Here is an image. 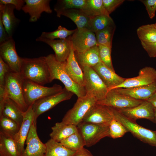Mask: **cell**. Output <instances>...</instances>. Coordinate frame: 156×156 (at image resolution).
Wrapping results in <instances>:
<instances>
[{"label":"cell","mask_w":156,"mask_h":156,"mask_svg":"<svg viewBox=\"0 0 156 156\" xmlns=\"http://www.w3.org/2000/svg\"><path fill=\"white\" fill-rule=\"evenodd\" d=\"M20 74L23 79L41 85L51 82L45 56L33 58L22 57Z\"/></svg>","instance_id":"obj_1"},{"label":"cell","mask_w":156,"mask_h":156,"mask_svg":"<svg viewBox=\"0 0 156 156\" xmlns=\"http://www.w3.org/2000/svg\"><path fill=\"white\" fill-rule=\"evenodd\" d=\"M76 29L69 30L61 26H58L55 30L51 32H42L40 36L41 38L50 40H55L56 38L60 39H66L72 35Z\"/></svg>","instance_id":"obj_37"},{"label":"cell","mask_w":156,"mask_h":156,"mask_svg":"<svg viewBox=\"0 0 156 156\" xmlns=\"http://www.w3.org/2000/svg\"><path fill=\"white\" fill-rule=\"evenodd\" d=\"M156 108V92L153 94L147 100Z\"/></svg>","instance_id":"obj_47"},{"label":"cell","mask_w":156,"mask_h":156,"mask_svg":"<svg viewBox=\"0 0 156 156\" xmlns=\"http://www.w3.org/2000/svg\"><path fill=\"white\" fill-rule=\"evenodd\" d=\"M141 45L150 57H156V42H141Z\"/></svg>","instance_id":"obj_43"},{"label":"cell","mask_w":156,"mask_h":156,"mask_svg":"<svg viewBox=\"0 0 156 156\" xmlns=\"http://www.w3.org/2000/svg\"><path fill=\"white\" fill-rule=\"evenodd\" d=\"M87 4V0H58L54 9L56 12L73 9L84 10L86 7Z\"/></svg>","instance_id":"obj_33"},{"label":"cell","mask_w":156,"mask_h":156,"mask_svg":"<svg viewBox=\"0 0 156 156\" xmlns=\"http://www.w3.org/2000/svg\"><path fill=\"white\" fill-rule=\"evenodd\" d=\"M116 109L133 121L136 122L139 119H146L155 123V108L147 101H144L140 105L133 107Z\"/></svg>","instance_id":"obj_13"},{"label":"cell","mask_w":156,"mask_h":156,"mask_svg":"<svg viewBox=\"0 0 156 156\" xmlns=\"http://www.w3.org/2000/svg\"><path fill=\"white\" fill-rule=\"evenodd\" d=\"M144 101L120 94L114 89H112L108 91L104 99L97 101L96 103L119 109L133 107L140 105Z\"/></svg>","instance_id":"obj_11"},{"label":"cell","mask_w":156,"mask_h":156,"mask_svg":"<svg viewBox=\"0 0 156 156\" xmlns=\"http://www.w3.org/2000/svg\"><path fill=\"white\" fill-rule=\"evenodd\" d=\"M11 71L8 65L0 57V86H4L6 76Z\"/></svg>","instance_id":"obj_42"},{"label":"cell","mask_w":156,"mask_h":156,"mask_svg":"<svg viewBox=\"0 0 156 156\" xmlns=\"http://www.w3.org/2000/svg\"><path fill=\"white\" fill-rule=\"evenodd\" d=\"M77 127L87 147L92 146L102 138L109 137V126L81 122Z\"/></svg>","instance_id":"obj_9"},{"label":"cell","mask_w":156,"mask_h":156,"mask_svg":"<svg viewBox=\"0 0 156 156\" xmlns=\"http://www.w3.org/2000/svg\"><path fill=\"white\" fill-rule=\"evenodd\" d=\"M15 7L11 4L3 5L0 3V18L8 34L11 38L20 20L14 15Z\"/></svg>","instance_id":"obj_22"},{"label":"cell","mask_w":156,"mask_h":156,"mask_svg":"<svg viewBox=\"0 0 156 156\" xmlns=\"http://www.w3.org/2000/svg\"><path fill=\"white\" fill-rule=\"evenodd\" d=\"M92 68L95 71L108 89V91L122 83L126 78L121 77L101 62Z\"/></svg>","instance_id":"obj_20"},{"label":"cell","mask_w":156,"mask_h":156,"mask_svg":"<svg viewBox=\"0 0 156 156\" xmlns=\"http://www.w3.org/2000/svg\"><path fill=\"white\" fill-rule=\"evenodd\" d=\"M114 118L111 107L96 103L87 112L82 122L109 126Z\"/></svg>","instance_id":"obj_12"},{"label":"cell","mask_w":156,"mask_h":156,"mask_svg":"<svg viewBox=\"0 0 156 156\" xmlns=\"http://www.w3.org/2000/svg\"><path fill=\"white\" fill-rule=\"evenodd\" d=\"M45 156H73L76 151L68 149L60 142L51 138L46 143Z\"/></svg>","instance_id":"obj_29"},{"label":"cell","mask_w":156,"mask_h":156,"mask_svg":"<svg viewBox=\"0 0 156 156\" xmlns=\"http://www.w3.org/2000/svg\"><path fill=\"white\" fill-rule=\"evenodd\" d=\"M114 25V21L110 16L100 15L90 18L87 29L95 34Z\"/></svg>","instance_id":"obj_30"},{"label":"cell","mask_w":156,"mask_h":156,"mask_svg":"<svg viewBox=\"0 0 156 156\" xmlns=\"http://www.w3.org/2000/svg\"><path fill=\"white\" fill-rule=\"evenodd\" d=\"M155 123H156V108H155Z\"/></svg>","instance_id":"obj_48"},{"label":"cell","mask_w":156,"mask_h":156,"mask_svg":"<svg viewBox=\"0 0 156 156\" xmlns=\"http://www.w3.org/2000/svg\"><path fill=\"white\" fill-rule=\"evenodd\" d=\"M0 156H21L14 136L1 131Z\"/></svg>","instance_id":"obj_24"},{"label":"cell","mask_w":156,"mask_h":156,"mask_svg":"<svg viewBox=\"0 0 156 156\" xmlns=\"http://www.w3.org/2000/svg\"><path fill=\"white\" fill-rule=\"evenodd\" d=\"M97 101L95 97L88 95L78 98L73 107L66 112L61 122L77 126L82 121L87 112Z\"/></svg>","instance_id":"obj_5"},{"label":"cell","mask_w":156,"mask_h":156,"mask_svg":"<svg viewBox=\"0 0 156 156\" xmlns=\"http://www.w3.org/2000/svg\"><path fill=\"white\" fill-rule=\"evenodd\" d=\"M73 94V92L64 87L57 93L36 101L32 105L34 113V122H36L37 119L40 115L52 108L61 102L70 99Z\"/></svg>","instance_id":"obj_8"},{"label":"cell","mask_w":156,"mask_h":156,"mask_svg":"<svg viewBox=\"0 0 156 156\" xmlns=\"http://www.w3.org/2000/svg\"><path fill=\"white\" fill-rule=\"evenodd\" d=\"M85 9L83 10L90 18L100 15L110 16L104 8L102 0H87Z\"/></svg>","instance_id":"obj_35"},{"label":"cell","mask_w":156,"mask_h":156,"mask_svg":"<svg viewBox=\"0 0 156 156\" xmlns=\"http://www.w3.org/2000/svg\"><path fill=\"white\" fill-rule=\"evenodd\" d=\"M114 118L121 123L135 137L144 143L156 147V133L153 131L140 126L125 117L116 109L111 107Z\"/></svg>","instance_id":"obj_4"},{"label":"cell","mask_w":156,"mask_h":156,"mask_svg":"<svg viewBox=\"0 0 156 156\" xmlns=\"http://www.w3.org/2000/svg\"><path fill=\"white\" fill-rule=\"evenodd\" d=\"M137 33L141 42H156V28L154 24H147L139 27L137 30Z\"/></svg>","instance_id":"obj_32"},{"label":"cell","mask_w":156,"mask_h":156,"mask_svg":"<svg viewBox=\"0 0 156 156\" xmlns=\"http://www.w3.org/2000/svg\"><path fill=\"white\" fill-rule=\"evenodd\" d=\"M98 45L101 62L109 68L115 72L111 59L112 48L104 45Z\"/></svg>","instance_id":"obj_39"},{"label":"cell","mask_w":156,"mask_h":156,"mask_svg":"<svg viewBox=\"0 0 156 156\" xmlns=\"http://www.w3.org/2000/svg\"><path fill=\"white\" fill-rule=\"evenodd\" d=\"M109 137L116 139L122 137L128 131L120 122L114 118L109 125Z\"/></svg>","instance_id":"obj_38"},{"label":"cell","mask_w":156,"mask_h":156,"mask_svg":"<svg viewBox=\"0 0 156 156\" xmlns=\"http://www.w3.org/2000/svg\"><path fill=\"white\" fill-rule=\"evenodd\" d=\"M140 1L144 5L149 18L152 19L155 16L156 0H142Z\"/></svg>","instance_id":"obj_41"},{"label":"cell","mask_w":156,"mask_h":156,"mask_svg":"<svg viewBox=\"0 0 156 156\" xmlns=\"http://www.w3.org/2000/svg\"><path fill=\"white\" fill-rule=\"evenodd\" d=\"M51 130L49 135L51 138L59 142L78 131L77 126L65 124L61 122L56 123Z\"/></svg>","instance_id":"obj_27"},{"label":"cell","mask_w":156,"mask_h":156,"mask_svg":"<svg viewBox=\"0 0 156 156\" xmlns=\"http://www.w3.org/2000/svg\"><path fill=\"white\" fill-rule=\"evenodd\" d=\"M65 69L69 76L74 82L80 86H84V73L76 59L75 51L71 46L70 55L66 61Z\"/></svg>","instance_id":"obj_23"},{"label":"cell","mask_w":156,"mask_h":156,"mask_svg":"<svg viewBox=\"0 0 156 156\" xmlns=\"http://www.w3.org/2000/svg\"><path fill=\"white\" fill-rule=\"evenodd\" d=\"M68 37L71 47L76 52L83 53L97 45L95 34L86 28H77Z\"/></svg>","instance_id":"obj_10"},{"label":"cell","mask_w":156,"mask_h":156,"mask_svg":"<svg viewBox=\"0 0 156 156\" xmlns=\"http://www.w3.org/2000/svg\"><path fill=\"white\" fill-rule=\"evenodd\" d=\"M34 120V113L32 105L24 112L23 121L20 129L14 136L21 155L25 150V144Z\"/></svg>","instance_id":"obj_18"},{"label":"cell","mask_w":156,"mask_h":156,"mask_svg":"<svg viewBox=\"0 0 156 156\" xmlns=\"http://www.w3.org/2000/svg\"><path fill=\"white\" fill-rule=\"evenodd\" d=\"M0 3L3 5L11 4L14 6L15 9L20 11L25 4V0H0Z\"/></svg>","instance_id":"obj_44"},{"label":"cell","mask_w":156,"mask_h":156,"mask_svg":"<svg viewBox=\"0 0 156 156\" xmlns=\"http://www.w3.org/2000/svg\"><path fill=\"white\" fill-rule=\"evenodd\" d=\"M57 16H64L71 19L75 24L78 29L87 28L90 17L82 10L73 9L61 11L56 12Z\"/></svg>","instance_id":"obj_25"},{"label":"cell","mask_w":156,"mask_h":156,"mask_svg":"<svg viewBox=\"0 0 156 156\" xmlns=\"http://www.w3.org/2000/svg\"><path fill=\"white\" fill-rule=\"evenodd\" d=\"M81 68L84 75L86 95L95 97L97 101L104 99L108 89L98 75L91 67Z\"/></svg>","instance_id":"obj_7"},{"label":"cell","mask_w":156,"mask_h":156,"mask_svg":"<svg viewBox=\"0 0 156 156\" xmlns=\"http://www.w3.org/2000/svg\"><path fill=\"white\" fill-rule=\"evenodd\" d=\"M113 89L120 94L136 99L147 101L156 92V81L147 85L132 88Z\"/></svg>","instance_id":"obj_21"},{"label":"cell","mask_w":156,"mask_h":156,"mask_svg":"<svg viewBox=\"0 0 156 156\" xmlns=\"http://www.w3.org/2000/svg\"><path fill=\"white\" fill-rule=\"evenodd\" d=\"M25 4L22 10L30 16L29 21L36 22L44 12L50 14L52 10L51 8L50 0H25Z\"/></svg>","instance_id":"obj_17"},{"label":"cell","mask_w":156,"mask_h":156,"mask_svg":"<svg viewBox=\"0 0 156 156\" xmlns=\"http://www.w3.org/2000/svg\"><path fill=\"white\" fill-rule=\"evenodd\" d=\"M115 29L114 25L95 33L97 45L107 46L112 48V40Z\"/></svg>","instance_id":"obj_34"},{"label":"cell","mask_w":156,"mask_h":156,"mask_svg":"<svg viewBox=\"0 0 156 156\" xmlns=\"http://www.w3.org/2000/svg\"><path fill=\"white\" fill-rule=\"evenodd\" d=\"M26 146L21 156H45V143L42 142L37 134L36 123L33 122L26 141Z\"/></svg>","instance_id":"obj_16"},{"label":"cell","mask_w":156,"mask_h":156,"mask_svg":"<svg viewBox=\"0 0 156 156\" xmlns=\"http://www.w3.org/2000/svg\"><path fill=\"white\" fill-rule=\"evenodd\" d=\"M154 25H155V27L156 28V23Z\"/></svg>","instance_id":"obj_49"},{"label":"cell","mask_w":156,"mask_h":156,"mask_svg":"<svg viewBox=\"0 0 156 156\" xmlns=\"http://www.w3.org/2000/svg\"><path fill=\"white\" fill-rule=\"evenodd\" d=\"M45 57L50 72L51 82L55 79L60 80L68 90L76 94L78 98L86 95L84 87L74 82L66 72L65 69L66 61L63 62L58 61L53 54H49Z\"/></svg>","instance_id":"obj_2"},{"label":"cell","mask_w":156,"mask_h":156,"mask_svg":"<svg viewBox=\"0 0 156 156\" xmlns=\"http://www.w3.org/2000/svg\"><path fill=\"white\" fill-rule=\"evenodd\" d=\"M155 131V132H156V130Z\"/></svg>","instance_id":"obj_50"},{"label":"cell","mask_w":156,"mask_h":156,"mask_svg":"<svg viewBox=\"0 0 156 156\" xmlns=\"http://www.w3.org/2000/svg\"><path fill=\"white\" fill-rule=\"evenodd\" d=\"M76 59L81 67H92L101 62L98 45L81 53L75 52Z\"/></svg>","instance_id":"obj_26"},{"label":"cell","mask_w":156,"mask_h":156,"mask_svg":"<svg viewBox=\"0 0 156 156\" xmlns=\"http://www.w3.org/2000/svg\"><path fill=\"white\" fill-rule=\"evenodd\" d=\"M23 81L20 73L11 71L6 76L4 88L6 98L12 99L25 112L28 107L24 98Z\"/></svg>","instance_id":"obj_3"},{"label":"cell","mask_w":156,"mask_h":156,"mask_svg":"<svg viewBox=\"0 0 156 156\" xmlns=\"http://www.w3.org/2000/svg\"><path fill=\"white\" fill-rule=\"evenodd\" d=\"M60 143L67 148L75 151L79 150L86 146L84 140L79 131Z\"/></svg>","instance_id":"obj_31"},{"label":"cell","mask_w":156,"mask_h":156,"mask_svg":"<svg viewBox=\"0 0 156 156\" xmlns=\"http://www.w3.org/2000/svg\"><path fill=\"white\" fill-rule=\"evenodd\" d=\"M24 112L13 100L6 99L0 116H4L14 121L20 126L21 125L23 118Z\"/></svg>","instance_id":"obj_28"},{"label":"cell","mask_w":156,"mask_h":156,"mask_svg":"<svg viewBox=\"0 0 156 156\" xmlns=\"http://www.w3.org/2000/svg\"><path fill=\"white\" fill-rule=\"evenodd\" d=\"M155 81L156 70L153 67L146 66L140 70L138 76L126 79L122 83L113 89L132 88L147 85Z\"/></svg>","instance_id":"obj_15"},{"label":"cell","mask_w":156,"mask_h":156,"mask_svg":"<svg viewBox=\"0 0 156 156\" xmlns=\"http://www.w3.org/2000/svg\"><path fill=\"white\" fill-rule=\"evenodd\" d=\"M73 156H93L88 150L84 147L76 151Z\"/></svg>","instance_id":"obj_46"},{"label":"cell","mask_w":156,"mask_h":156,"mask_svg":"<svg viewBox=\"0 0 156 156\" xmlns=\"http://www.w3.org/2000/svg\"><path fill=\"white\" fill-rule=\"evenodd\" d=\"M11 38L7 32L0 18V44L6 42Z\"/></svg>","instance_id":"obj_45"},{"label":"cell","mask_w":156,"mask_h":156,"mask_svg":"<svg viewBox=\"0 0 156 156\" xmlns=\"http://www.w3.org/2000/svg\"><path fill=\"white\" fill-rule=\"evenodd\" d=\"M0 131L14 136L18 132L20 127L17 122L4 116H0Z\"/></svg>","instance_id":"obj_36"},{"label":"cell","mask_w":156,"mask_h":156,"mask_svg":"<svg viewBox=\"0 0 156 156\" xmlns=\"http://www.w3.org/2000/svg\"><path fill=\"white\" fill-rule=\"evenodd\" d=\"M104 8L109 15L124 1V0H102Z\"/></svg>","instance_id":"obj_40"},{"label":"cell","mask_w":156,"mask_h":156,"mask_svg":"<svg viewBox=\"0 0 156 156\" xmlns=\"http://www.w3.org/2000/svg\"><path fill=\"white\" fill-rule=\"evenodd\" d=\"M0 57L8 65L12 71L20 73L22 57L16 51L13 38L0 44Z\"/></svg>","instance_id":"obj_14"},{"label":"cell","mask_w":156,"mask_h":156,"mask_svg":"<svg viewBox=\"0 0 156 156\" xmlns=\"http://www.w3.org/2000/svg\"><path fill=\"white\" fill-rule=\"evenodd\" d=\"M63 88L55 84L51 87L44 86L29 80L23 79V90L25 103L28 107L36 101L45 97L57 93Z\"/></svg>","instance_id":"obj_6"},{"label":"cell","mask_w":156,"mask_h":156,"mask_svg":"<svg viewBox=\"0 0 156 156\" xmlns=\"http://www.w3.org/2000/svg\"><path fill=\"white\" fill-rule=\"evenodd\" d=\"M68 37L64 39L52 40L39 36L36 40L44 42L49 45L54 51L57 60L63 62L66 61L70 52L71 45Z\"/></svg>","instance_id":"obj_19"}]
</instances>
